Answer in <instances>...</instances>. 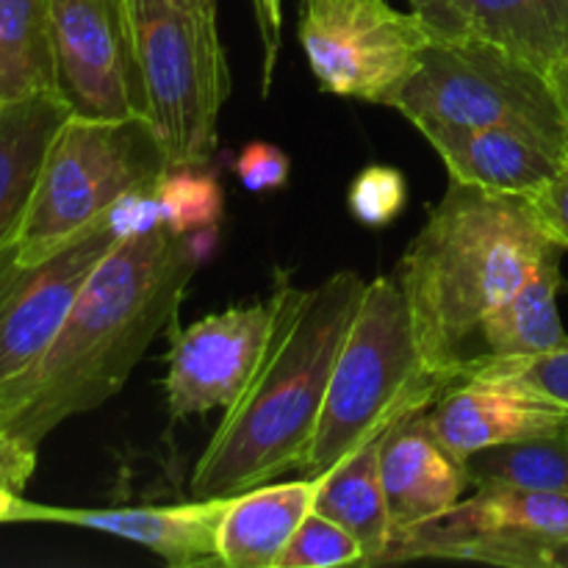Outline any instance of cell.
<instances>
[{"mask_svg": "<svg viewBox=\"0 0 568 568\" xmlns=\"http://www.w3.org/2000/svg\"><path fill=\"white\" fill-rule=\"evenodd\" d=\"M381 475L392 541L453 510L471 486L464 460L455 458L433 433L427 408L403 416L383 436Z\"/></svg>", "mask_w": 568, "mask_h": 568, "instance_id": "9a60e30c", "label": "cell"}, {"mask_svg": "<svg viewBox=\"0 0 568 568\" xmlns=\"http://www.w3.org/2000/svg\"><path fill=\"white\" fill-rule=\"evenodd\" d=\"M37 469V444L0 427V525L20 521L26 486Z\"/></svg>", "mask_w": 568, "mask_h": 568, "instance_id": "4316f807", "label": "cell"}, {"mask_svg": "<svg viewBox=\"0 0 568 568\" xmlns=\"http://www.w3.org/2000/svg\"><path fill=\"white\" fill-rule=\"evenodd\" d=\"M55 92L72 114L122 120L142 114L125 0H48Z\"/></svg>", "mask_w": 568, "mask_h": 568, "instance_id": "8fae6325", "label": "cell"}, {"mask_svg": "<svg viewBox=\"0 0 568 568\" xmlns=\"http://www.w3.org/2000/svg\"><path fill=\"white\" fill-rule=\"evenodd\" d=\"M233 172L247 192H275L288 183L292 161L277 144L250 142L233 161Z\"/></svg>", "mask_w": 568, "mask_h": 568, "instance_id": "f1b7e54d", "label": "cell"}, {"mask_svg": "<svg viewBox=\"0 0 568 568\" xmlns=\"http://www.w3.org/2000/svg\"><path fill=\"white\" fill-rule=\"evenodd\" d=\"M558 250L530 197L449 181L394 270L425 358L464 375L483 320Z\"/></svg>", "mask_w": 568, "mask_h": 568, "instance_id": "3957f363", "label": "cell"}, {"mask_svg": "<svg viewBox=\"0 0 568 568\" xmlns=\"http://www.w3.org/2000/svg\"><path fill=\"white\" fill-rule=\"evenodd\" d=\"M394 109L416 131L505 128L568 159V111L552 78L480 39L433 37Z\"/></svg>", "mask_w": 568, "mask_h": 568, "instance_id": "8992f818", "label": "cell"}, {"mask_svg": "<svg viewBox=\"0 0 568 568\" xmlns=\"http://www.w3.org/2000/svg\"><path fill=\"white\" fill-rule=\"evenodd\" d=\"M366 566V552L342 525L311 510L286 544L275 568Z\"/></svg>", "mask_w": 568, "mask_h": 568, "instance_id": "d4e9b609", "label": "cell"}, {"mask_svg": "<svg viewBox=\"0 0 568 568\" xmlns=\"http://www.w3.org/2000/svg\"><path fill=\"white\" fill-rule=\"evenodd\" d=\"M155 183L133 189V192H128L125 197H120L114 205H111L105 220H109L111 231H114L116 236L120 239L142 236V233H150L155 231V227L164 225V214H161Z\"/></svg>", "mask_w": 568, "mask_h": 568, "instance_id": "f546056e", "label": "cell"}, {"mask_svg": "<svg viewBox=\"0 0 568 568\" xmlns=\"http://www.w3.org/2000/svg\"><path fill=\"white\" fill-rule=\"evenodd\" d=\"M255 22H258L261 44H264V94L270 92L275 78L277 53L283 37V0H253Z\"/></svg>", "mask_w": 568, "mask_h": 568, "instance_id": "1f68e13d", "label": "cell"}, {"mask_svg": "<svg viewBox=\"0 0 568 568\" xmlns=\"http://www.w3.org/2000/svg\"><path fill=\"white\" fill-rule=\"evenodd\" d=\"M281 311V283L266 300L233 305L172 331L166 353V403L172 419L227 410L258 369Z\"/></svg>", "mask_w": 568, "mask_h": 568, "instance_id": "7c38bea8", "label": "cell"}, {"mask_svg": "<svg viewBox=\"0 0 568 568\" xmlns=\"http://www.w3.org/2000/svg\"><path fill=\"white\" fill-rule=\"evenodd\" d=\"M560 536H568L566 494L480 486L475 497L460 499L447 514L394 538L381 564L447 558L510 568L521 544Z\"/></svg>", "mask_w": 568, "mask_h": 568, "instance_id": "30bf717a", "label": "cell"}, {"mask_svg": "<svg viewBox=\"0 0 568 568\" xmlns=\"http://www.w3.org/2000/svg\"><path fill=\"white\" fill-rule=\"evenodd\" d=\"M408 203V181L397 166L369 164L355 175L347 192L353 220L366 227H386L397 220Z\"/></svg>", "mask_w": 568, "mask_h": 568, "instance_id": "484cf974", "label": "cell"}, {"mask_svg": "<svg viewBox=\"0 0 568 568\" xmlns=\"http://www.w3.org/2000/svg\"><path fill=\"white\" fill-rule=\"evenodd\" d=\"M172 170L144 114L89 120L70 114L55 133L14 244L17 261H42L109 214L111 205Z\"/></svg>", "mask_w": 568, "mask_h": 568, "instance_id": "5b68a950", "label": "cell"}, {"mask_svg": "<svg viewBox=\"0 0 568 568\" xmlns=\"http://www.w3.org/2000/svg\"><path fill=\"white\" fill-rule=\"evenodd\" d=\"M70 114L59 92H37L0 105V258L14 250L44 155Z\"/></svg>", "mask_w": 568, "mask_h": 568, "instance_id": "ac0fdd59", "label": "cell"}, {"mask_svg": "<svg viewBox=\"0 0 568 568\" xmlns=\"http://www.w3.org/2000/svg\"><path fill=\"white\" fill-rule=\"evenodd\" d=\"M419 133L442 155L449 181L488 192L530 197L564 164L538 142L505 128L433 125Z\"/></svg>", "mask_w": 568, "mask_h": 568, "instance_id": "e0dca14e", "label": "cell"}, {"mask_svg": "<svg viewBox=\"0 0 568 568\" xmlns=\"http://www.w3.org/2000/svg\"><path fill=\"white\" fill-rule=\"evenodd\" d=\"M477 358L486 366L499 372H508V375L519 377V381L530 383L536 392H541L544 397L555 399V403L566 405L568 408V347L555 349V353L536 355V358H494V355L480 353Z\"/></svg>", "mask_w": 568, "mask_h": 568, "instance_id": "83f0119b", "label": "cell"}, {"mask_svg": "<svg viewBox=\"0 0 568 568\" xmlns=\"http://www.w3.org/2000/svg\"><path fill=\"white\" fill-rule=\"evenodd\" d=\"M161 214L164 227L172 233H205L222 216V189L214 175L203 172V166H172L159 183Z\"/></svg>", "mask_w": 568, "mask_h": 568, "instance_id": "cb8c5ba5", "label": "cell"}, {"mask_svg": "<svg viewBox=\"0 0 568 568\" xmlns=\"http://www.w3.org/2000/svg\"><path fill=\"white\" fill-rule=\"evenodd\" d=\"M55 92L48 0H0V105Z\"/></svg>", "mask_w": 568, "mask_h": 568, "instance_id": "7402d4cb", "label": "cell"}, {"mask_svg": "<svg viewBox=\"0 0 568 568\" xmlns=\"http://www.w3.org/2000/svg\"><path fill=\"white\" fill-rule=\"evenodd\" d=\"M408 3H410V6H416V3H422V0H408Z\"/></svg>", "mask_w": 568, "mask_h": 568, "instance_id": "d590c367", "label": "cell"}, {"mask_svg": "<svg viewBox=\"0 0 568 568\" xmlns=\"http://www.w3.org/2000/svg\"><path fill=\"white\" fill-rule=\"evenodd\" d=\"M530 203L547 236L568 250V159L538 192L530 194Z\"/></svg>", "mask_w": 568, "mask_h": 568, "instance_id": "4dcf8cb0", "label": "cell"}, {"mask_svg": "<svg viewBox=\"0 0 568 568\" xmlns=\"http://www.w3.org/2000/svg\"><path fill=\"white\" fill-rule=\"evenodd\" d=\"M297 39L322 92L394 105L433 33L388 0H303Z\"/></svg>", "mask_w": 568, "mask_h": 568, "instance_id": "ba28073f", "label": "cell"}, {"mask_svg": "<svg viewBox=\"0 0 568 568\" xmlns=\"http://www.w3.org/2000/svg\"><path fill=\"white\" fill-rule=\"evenodd\" d=\"M175 3H181V6H205V9H216V6H209L205 0H175Z\"/></svg>", "mask_w": 568, "mask_h": 568, "instance_id": "e575fe53", "label": "cell"}, {"mask_svg": "<svg viewBox=\"0 0 568 568\" xmlns=\"http://www.w3.org/2000/svg\"><path fill=\"white\" fill-rule=\"evenodd\" d=\"M549 78H552L555 89H558L560 100H564V105H566V111H568V61H564V64H560L558 70H555Z\"/></svg>", "mask_w": 568, "mask_h": 568, "instance_id": "836d02e7", "label": "cell"}, {"mask_svg": "<svg viewBox=\"0 0 568 568\" xmlns=\"http://www.w3.org/2000/svg\"><path fill=\"white\" fill-rule=\"evenodd\" d=\"M142 114L153 122L172 166H203L231 92L216 9L175 0H125Z\"/></svg>", "mask_w": 568, "mask_h": 568, "instance_id": "52a82bcc", "label": "cell"}, {"mask_svg": "<svg viewBox=\"0 0 568 568\" xmlns=\"http://www.w3.org/2000/svg\"><path fill=\"white\" fill-rule=\"evenodd\" d=\"M438 442L458 460L497 444L521 442L568 427V408L508 372L491 369L477 355L464 375L427 408Z\"/></svg>", "mask_w": 568, "mask_h": 568, "instance_id": "4fadbf2b", "label": "cell"}, {"mask_svg": "<svg viewBox=\"0 0 568 568\" xmlns=\"http://www.w3.org/2000/svg\"><path fill=\"white\" fill-rule=\"evenodd\" d=\"M203 258V233L155 227L120 239L78 294L59 336L22 381L0 394L6 430L42 442L61 422L122 392L144 349L175 322Z\"/></svg>", "mask_w": 568, "mask_h": 568, "instance_id": "6da1fadb", "label": "cell"}, {"mask_svg": "<svg viewBox=\"0 0 568 568\" xmlns=\"http://www.w3.org/2000/svg\"><path fill=\"white\" fill-rule=\"evenodd\" d=\"M560 255L564 250L549 255L503 305L483 320L480 338L486 342L488 355L516 361L568 347V333L558 311V294L564 288Z\"/></svg>", "mask_w": 568, "mask_h": 568, "instance_id": "44dd1931", "label": "cell"}, {"mask_svg": "<svg viewBox=\"0 0 568 568\" xmlns=\"http://www.w3.org/2000/svg\"><path fill=\"white\" fill-rule=\"evenodd\" d=\"M471 486H519L568 497V427L497 444L464 460Z\"/></svg>", "mask_w": 568, "mask_h": 568, "instance_id": "603a6c76", "label": "cell"}, {"mask_svg": "<svg viewBox=\"0 0 568 568\" xmlns=\"http://www.w3.org/2000/svg\"><path fill=\"white\" fill-rule=\"evenodd\" d=\"M205 3H209V6H216V0H205Z\"/></svg>", "mask_w": 568, "mask_h": 568, "instance_id": "8d00e7d4", "label": "cell"}, {"mask_svg": "<svg viewBox=\"0 0 568 568\" xmlns=\"http://www.w3.org/2000/svg\"><path fill=\"white\" fill-rule=\"evenodd\" d=\"M455 381L458 375L436 369L422 353L397 277L366 283L300 475L320 477L364 444L386 436L403 416L430 408Z\"/></svg>", "mask_w": 568, "mask_h": 568, "instance_id": "277c9868", "label": "cell"}, {"mask_svg": "<svg viewBox=\"0 0 568 568\" xmlns=\"http://www.w3.org/2000/svg\"><path fill=\"white\" fill-rule=\"evenodd\" d=\"M281 283V311L258 369L192 471L194 497H236L303 469L327 386L366 281L344 270L320 286Z\"/></svg>", "mask_w": 568, "mask_h": 568, "instance_id": "7a4b0ae2", "label": "cell"}, {"mask_svg": "<svg viewBox=\"0 0 568 568\" xmlns=\"http://www.w3.org/2000/svg\"><path fill=\"white\" fill-rule=\"evenodd\" d=\"M0 427H3V419H0Z\"/></svg>", "mask_w": 568, "mask_h": 568, "instance_id": "74e56055", "label": "cell"}, {"mask_svg": "<svg viewBox=\"0 0 568 568\" xmlns=\"http://www.w3.org/2000/svg\"><path fill=\"white\" fill-rule=\"evenodd\" d=\"M410 9L433 37L497 44L547 75L568 61V0H422Z\"/></svg>", "mask_w": 568, "mask_h": 568, "instance_id": "2e32d148", "label": "cell"}, {"mask_svg": "<svg viewBox=\"0 0 568 568\" xmlns=\"http://www.w3.org/2000/svg\"><path fill=\"white\" fill-rule=\"evenodd\" d=\"M381 449L383 436L316 477L320 488L314 510L342 525L364 547L366 566L381 564L394 536L381 475Z\"/></svg>", "mask_w": 568, "mask_h": 568, "instance_id": "ffe728a7", "label": "cell"}, {"mask_svg": "<svg viewBox=\"0 0 568 568\" xmlns=\"http://www.w3.org/2000/svg\"><path fill=\"white\" fill-rule=\"evenodd\" d=\"M233 497H194L181 505H150V508H50L22 505L20 521H53L83 530L105 532L142 544L172 568L220 564V530Z\"/></svg>", "mask_w": 568, "mask_h": 568, "instance_id": "5bb4252c", "label": "cell"}, {"mask_svg": "<svg viewBox=\"0 0 568 568\" xmlns=\"http://www.w3.org/2000/svg\"><path fill=\"white\" fill-rule=\"evenodd\" d=\"M120 242L109 220L94 222L42 261L0 258V394L28 375L59 336L92 272Z\"/></svg>", "mask_w": 568, "mask_h": 568, "instance_id": "9c48e42d", "label": "cell"}, {"mask_svg": "<svg viewBox=\"0 0 568 568\" xmlns=\"http://www.w3.org/2000/svg\"><path fill=\"white\" fill-rule=\"evenodd\" d=\"M530 568H568V536L538 541Z\"/></svg>", "mask_w": 568, "mask_h": 568, "instance_id": "d6a6232c", "label": "cell"}, {"mask_svg": "<svg viewBox=\"0 0 568 568\" xmlns=\"http://www.w3.org/2000/svg\"><path fill=\"white\" fill-rule=\"evenodd\" d=\"M316 477L264 483L231 499L220 530V566L275 568L305 516L314 510Z\"/></svg>", "mask_w": 568, "mask_h": 568, "instance_id": "d6986e66", "label": "cell"}]
</instances>
